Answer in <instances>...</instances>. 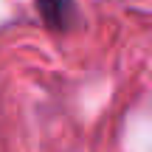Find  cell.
<instances>
[{"label":"cell","mask_w":152,"mask_h":152,"mask_svg":"<svg viewBox=\"0 0 152 152\" xmlns=\"http://www.w3.org/2000/svg\"><path fill=\"white\" fill-rule=\"evenodd\" d=\"M34 6H37V14L48 31H54V34L71 31L73 0H34Z\"/></svg>","instance_id":"6da1fadb"}]
</instances>
